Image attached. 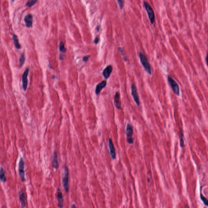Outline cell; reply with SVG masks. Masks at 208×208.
<instances>
[{"label":"cell","mask_w":208,"mask_h":208,"mask_svg":"<svg viewBox=\"0 0 208 208\" xmlns=\"http://www.w3.org/2000/svg\"><path fill=\"white\" fill-rule=\"evenodd\" d=\"M57 199L58 201V206L60 208H62L64 205V199L62 193L61 189L59 188L57 191Z\"/></svg>","instance_id":"cell-9"},{"label":"cell","mask_w":208,"mask_h":208,"mask_svg":"<svg viewBox=\"0 0 208 208\" xmlns=\"http://www.w3.org/2000/svg\"><path fill=\"white\" fill-rule=\"evenodd\" d=\"M133 128L132 126L129 124H128L126 128V139L129 144H133Z\"/></svg>","instance_id":"cell-5"},{"label":"cell","mask_w":208,"mask_h":208,"mask_svg":"<svg viewBox=\"0 0 208 208\" xmlns=\"http://www.w3.org/2000/svg\"><path fill=\"white\" fill-rule=\"evenodd\" d=\"M90 57V56L89 55L85 56L84 57H83V61L85 62H87L89 58Z\"/></svg>","instance_id":"cell-24"},{"label":"cell","mask_w":208,"mask_h":208,"mask_svg":"<svg viewBox=\"0 0 208 208\" xmlns=\"http://www.w3.org/2000/svg\"><path fill=\"white\" fill-rule=\"evenodd\" d=\"M59 50L63 53H65L66 49L64 47V44L63 42H60L59 44Z\"/></svg>","instance_id":"cell-21"},{"label":"cell","mask_w":208,"mask_h":208,"mask_svg":"<svg viewBox=\"0 0 208 208\" xmlns=\"http://www.w3.org/2000/svg\"><path fill=\"white\" fill-rule=\"evenodd\" d=\"M206 64H207V66L208 67V53H207V56H206Z\"/></svg>","instance_id":"cell-26"},{"label":"cell","mask_w":208,"mask_h":208,"mask_svg":"<svg viewBox=\"0 0 208 208\" xmlns=\"http://www.w3.org/2000/svg\"><path fill=\"white\" fill-rule=\"evenodd\" d=\"M139 57H140V61L142 65L144 66V68L149 74L151 75L152 74L151 66L149 64L147 58L146 57L145 55L141 52L139 53Z\"/></svg>","instance_id":"cell-2"},{"label":"cell","mask_w":208,"mask_h":208,"mask_svg":"<svg viewBox=\"0 0 208 208\" xmlns=\"http://www.w3.org/2000/svg\"><path fill=\"white\" fill-rule=\"evenodd\" d=\"M109 147V151H110V155L113 159H115L116 157L115 155V149L114 146L113 142L112 140L111 139H109L108 141Z\"/></svg>","instance_id":"cell-10"},{"label":"cell","mask_w":208,"mask_h":208,"mask_svg":"<svg viewBox=\"0 0 208 208\" xmlns=\"http://www.w3.org/2000/svg\"><path fill=\"white\" fill-rule=\"evenodd\" d=\"M29 72V68H27L24 72L22 76V87L24 91L27 90V85H28V74Z\"/></svg>","instance_id":"cell-8"},{"label":"cell","mask_w":208,"mask_h":208,"mask_svg":"<svg viewBox=\"0 0 208 208\" xmlns=\"http://www.w3.org/2000/svg\"><path fill=\"white\" fill-rule=\"evenodd\" d=\"M13 42H14V44L16 47L18 49H20L21 48V46L19 44L17 36L16 35H13Z\"/></svg>","instance_id":"cell-17"},{"label":"cell","mask_w":208,"mask_h":208,"mask_svg":"<svg viewBox=\"0 0 208 208\" xmlns=\"http://www.w3.org/2000/svg\"><path fill=\"white\" fill-rule=\"evenodd\" d=\"M2 208H7V207H5V206H3L2 207Z\"/></svg>","instance_id":"cell-29"},{"label":"cell","mask_w":208,"mask_h":208,"mask_svg":"<svg viewBox=\"0 0 208 208\" xmlns=\"http://www.w3.org/2000/svg\"><path fill=\"white\" fill-rule=\"evenodd\" d=\"M144 4L148 14L149 20L151 23L153 24L155 21V14L153 8L149 3L146 1L144 2Z\"/></svg>","instance_id":"cell-3"},{"label":"cell","mask_w":208,"mask_h":208,"mask_svg":"<svg viewBox=\"0 0 208 208\" xmlns=\"http://www.w3.org/2000/svg\"><path fill=\"white\" fill-rule=\"evenodd\" d=\"M114 104L117 109H121V103L120 101V95L119 92H116L114 97Z\"/></svg>","instance_id":"cell-16"},{"label":"cell","mask_w":208,"mask_h":208,"mask_svg":"<svg viewBox=\"0 0 208 208\" xmlns=\"http://www.w3.org/2000/svg\"><path fill=\"white\" fill-rule=\"evenodd\" d=\"M96 29L97 30V31H99V27H98H98H97V28H96Z\"/></svg>","instance_id":"cell-28"},{"label":"cell","mask_w":208,"mask_h":208,"mask_svg":"<svg viewBox=\"0 0 208 208\" xmlns=\"http://www.w3.org/2000/svg\"><path fill=\"white\" fill-rule=\"evenodd\" d=\"M168 82H169L170 85L173 89L174 93L178 96L179 95V85H178L177 83L176 82L174 79L169 75L168 77Z\"/></svg>","instance_id":"cell-6"},{"label":"cell","mask_w":208,"mask_h":208,"mask_svg":"<svg viewBox=\"0 0 208 208\" xmlns=\"http://www.w3.org/2000/svg\"><path fill=\"white\" fill-rule=\"evenodd\" d=\"M25 60V57H24V54L23 53L22 54L20 58V65L21 67L24 64Z\"/></svg>","instance_id":"cell-19"},{"label":"cell","mask_w":208,"mask_h":208,"mask_svg":"<svg viewBox=\"0 0 208 208\" xmlns=\"http://www.w3.org/2000/svg\"><path fill=\"white\" fill-rule=\"evenodd\" d=\"M52 166L54 169H57L59 167L58 159H57V154L56 152L53 154L52 158Z\"/></svg>","instance_id":"cell-14"},{"label":"cell","mask_w":208,"mask_h":208,"mask_svg":"<svg viewBox=\"0 0 208 208\" xmlns=\"http://www.w3.org/2000/svg\"><path fill=\"white\" fill-rule=\"evenodd\" d=\"M131 94L136 104L138 106H139L140 105V100L137 92V88L135 84H133L132 85Z\"/></svg>","instance_id":"cell-7"},{"label":"cell","mask_w":208,"mask_h":208,"mask_svg":"<svg viewBox=\"0 0 208 208\" xmlns=\"http://www.w3.org/2000/svg\"><path fill=\"white\" fill-rule=\"evenodd\" d=\"M1 180L3 182H5L6 181V175L4 170L2 168L1 169Z\"/></svg>","instance_id":"cell-18"},{"label":"cell","mask_w":208,"mask_h":208,"mask_svg":"<svg viewBox=\"0 0 208 208\" xmlns=\"http://www.w3.org/2000/svg\"><path fill=\"white\" fill-rule=\"evenodd\" d=\"M118 5L120 7V9H121L123 7L124 1H121V0H118Z\"/></svg>","instance_id":"cell-23"},{"label":"cell","mask_w":208,"mask_h":208,"mask_svg":"<svg viewBox=\"0 0 208 208\" xmlns=\"http://www.w3.org/2000/svg\"><path fill=\"white\" fill-rule=\"evenodd\" d=\"M106 83L107 82L106 80H103L97 85L95 89V93L96 94L98 95L100 94L102 89L106 86Z\"/></svg>","instance_id":"cell-12"},{"label":"cell","mask_w":208,"mask_h":208,"mask_svg":"<svg viewBox=\"0 0 208 208\" xmlns=\"http://www.w3.org/2000/svg\"><path fill=\"white\" fill-rule=\"evenodd\" d=\"M37 1L35 0H29L28 2L26 3V6L29 7H31L37 3Z\"/></svg>","instance_id":"cell-20"},{"label":"cell","mask_w":208,"mask_h":208,"mask_svg":"<svg viewBox=\"0 0 208 208\" xmlns=\"http://www.w3.org/2000/svg\"><path fill=\"white\" fill-rule=\"evenodd\" d=\"M112 70L113 66L111 65H108L106 67L103 72V75L105 79H107L109 78Z\"/></svg>","instance_id":"cell-11"},{"label":"cell","mask_w":208,"mask_h":208,"mask_svg":"<svg viewBox=\"0 0 208 208\" xmlns=\"http://www.w3.org/2000/svg\"><path fill=\"white\" fill-rule=\"evenodd\" d=\"M19 200L20 203L21 205L22 208H25L26 206V202H25V196L24 192L23 191H20L19 192Z\"/></svg>","instance_id":"cell-15"},{"label":"cell","mask_w":208,"mask_h":208,"mask_svg":"<svg viewBox=\"0 0 208 208\" xmlns=\"http://www.w3.org/2000/svg\"><path fill=\"white\" fill-rule=\"evenodd\" d=\"M99 41V38L98 37H96L95 39L94 40V43L95 44H97L98 43V42Z\"/></svg>","instance_id":"cell-25"},{"label":"cell","mask_w":208,"mask_h":208,"mask_svg":"<svg viewBox=\"0 0 208 208\" xmlns=\"http://www.w3.org/2000/svg\"><path fill=\"white\" fill-rule=\"evenodd\" d=\"M200 198H201V200L204 203V204L206 206H208V200L202 195H200Z\"/></svg>","instance_id":"cell-22"},{"label":"cell","mask_w":208,"mask_h":208,"mask_svg":"<svg viewBox=\"0 0 208 208\" xmlns=\"http://www.w3.org/2000/svg\"><path fill=\"white\" fill-rule=\"evenodd\" d=\"M71 208H77L75 205H72L71 206Z\"/></svg>","instance_id":"cell-27"},{"label":"cell","mask_w":208,"mask_h":208,"mask_svg":"<svg viewBox=\"0 0 208 208\" xmlns=\"http://www.w3.org/2000/svg\"><path fill=\"white\" fill-rule=\"evenodd\" d=\"M24 21L26 26L28 27H31L33 24V16L31 14H28L25 16Z\"/></svg>","instance_id":"cell-13"},{"label":"cell","mask_w":208,"mask_h":208,"mask_svg":"<svg viewBox=\"0 0 208 208\" xmlns=\"http://www.w3.org/2000/svg\"><path fill=\"white\" fill-rule=\"evenodd\" d=\"M18 172L19 176L22 181H25V173H24V161L23 158L21 157L19 161L18 165Z\"/></svg>","instance_id":"cell-4"},{"label":"cell","mask_w":208,"mask_h":208,"mask_svg":"<svg viewBox=\"0 0 208 208\" xmlns=\"http://www.w3.org/2000/svg\"><path fill=\"white\" fill-rule=\"evenodd\" d=\"M62 184L64 189L66 193L69 191V171L66 166L64 167V173L63 174Z\"/></svg>","instance_id":"cell-1"},{"label":"cell","mask_w":208,"mask_h":208,"mask_svg":"<svg viewBox=\"0 0 208 208\" xmlns=\"http://www.w3.org/2000/svg\"><path fill=\"white\" fill-rule=\"evenodd\" d=\"M187 208H189V206H188V207H187Z\"/></svg>","instance_id":"cell-30"}]
</instances>
